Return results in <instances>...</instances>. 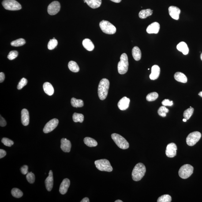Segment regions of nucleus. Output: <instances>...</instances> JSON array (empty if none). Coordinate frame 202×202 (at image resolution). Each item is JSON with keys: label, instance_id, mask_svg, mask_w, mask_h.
Masks as SVG:
<instances>
[{"label": "nucleus", "instance_id": "37", "mask_svg": "<svg viewBox=\"0 0 202 202\" xmlns=\"http://www.w3.org/2000/svg\"><path fill=\"white\" fill-rule=\"evenodd\" d=\"M171 197L169 195H164L160 196L157 200L158 202H171Z\"/></svg>", "mask_w": 202, "mask_h": 202}, {"label": "nucleus", "instance_id": "1", "mask_svg": "<svg viewBox=\"0 0 202 202\" xmlns=\"http://www.w3.org/2000/svg\"><path fill=\"white\" fill-rule=\"evenodd\" d=\"M110 86V81L107 79L103 78L100 82L98 88V93L99 99L101 100H104L107 97Z\"/></svg>", "mask_w": 202, "mask_h": 202}, {"label": "nucleus", "instance_id": "5", "mask_svg": "<svg viewBox=\"0 0 202 202\" xmlns=\"http://www.w3.org/2000/svg\"><path fill=\"white\" fill-rule=\"evenodd\" d=\"M95 166L98 170L101 171L111 172L113 168L109 161L106 159H101L95 161Z\"/></svg>", "mask_w": 202, "mask_h": 202}, {"label": "nucleus", "instance_id": "16", "mask_svg": "<svg viewBox=\"0 0 202 202\" xmlns=\"http://www.w3.org/2000/svg\"><path fill=\"white\" fill-rule=\"evenodd\" d=\"M61 148L65 152H69L71 148V143L69 140L63 138L61 140Z\"/></svg>", "mask_w": 202, "mask_h": 202}, {"label": "nucleus", "instance_id": "8", "mask_svg": "<svg viewBox=\"0 0 202 202\" xmlns=\"http://www.w3.org/2000/svg\"><path fill=\"white\" fill-rule=\"evenodd\" d=\"M2 4L5 9L8 10L17 11L21 9V5L15 0H4Z\"/></svg>", "mask_w": 202, "mask_h": 202}, {"label": "nucleus", "instance_id": "27", "mask_svg": "<svg viewBox=\"0 0 202 202\" xmlns=\"http://www.w3.org/2000/svg\"><path fill=\"white\" fill-rule=\"evenodd\" d=\"M85 144L88 147H96L98 143L95 139L90 137H86L84 140Z\"/></svg>", "mask_w": 202, "mask_h": 202}, {"label": "nucleus", "instance_id": "19", "mask_svg": "<svg viewBox=\"0 0 202 202\" xmlns=\"http://www.w3.org/2000/svg\"><path fill=\"white\" fill-rule=\"evenodd\" d=\"M45 184L46 189L48 191H50L53 189V176L52 171L50 170L48 176L45 181Z\"/></svg>", "mask_w": 202, "mask_h": 202}, {"label": "nucleus", "instance_id": "36", "mask_svg": "<svg viewBox=\"0 0 202 202\" xmlns=\"http://www.w3.org/2000/svg\"><path fill=\"white\" fill-rule=\"evenodd\" d=\"M169 112L168 109L165 106H161L158 109V113L159 116L161 117H166V114Z\"/></svg>", "mask_w": 202, "mask_h": 202}, {"label": "nucleus", "instance_id": "41", "mask_svg": "<svg viewBox=\"0 0 202 202\" xmlns=\"http://www.w3.org/2000/svg\"><path fill=\"white\" fill-rule=\"evenodd\" d=\"M28 83V80L25 78H22L17 85V89L19 90H21L23 87L26 85Z\"/></svg>", "mask_w": 202, "mask_h": 202}, {"label": "nucleus", "instance_id": "15", "mask_svg": "<svg viewBox=\"0 0 202 202\" xmlns=\"http://www.w3.org/2000/svg\"><path fill=\"white\" fill-rule=\"evenodd\" d=\"M159 29H160V25L159 23L156 22H155L150 24L147 27V33L149 34H157L159 32Z\"/></svg>", "mask_w": 202, "mask_h": 202}, {"label": "nucleus", "instance_id": "3", "mask_svg": "<svg viewBox=\"0 0 202 202\" xmlns=\"http://www.w3.org/2000/svg\"><path fill=\"white\" fill-rule=\"evenodd\" d=\"M120 58V61L118 65V72L120 74H124L128 71L129 68L128 56L126 53H123L121 55Z\"/></svg>", "mask_w": 202, "mask_h": 202}, {"label": "nucleus", "instance_id": "40", "mask_svg": "<svg viewBox=\"0 0 202 202\" xmlns=\"http://www.w3.org/2000/svg\"><path fill=\"white\" fill-rule=\"evenodd\" d=\"M2 142L5 146L8 147H11L14 144V142L12 140L7 138H3L2 140Z\"/></svg>", "mask_w": 202, "mask_h": 202}, {"label": "nucleus", "instance_id": "43", "mask_svg": "<svg viewBox=\"0 0 202 202\" xmlns=\"http://www.w3.org/2000/svg\"><path fill=\"white\" fill-rule=\"evenodd\" d=\"M162 105L164 106H172L173 105L172 101L169 99H165L162 102Z\"/></svg>", "mask_w": 202, "mask_h": 202}, {"label": "nucleus", "instance_id": "18", "mask_svg": "<svg viewBox=\"0 0 202 202\" xmlns=\"http://www.w3.org/2000/svg\"><path fill=\"white\" fill-rule=\"evenodd\" d=\"M160 69L158 65H155L152 67L151 73L149 76L150 79L154 80L158 78L160 74Z\"/></svg>", "mask_w": 202, "mask_h": 202}, {"label": "nucleus", "instance_id": "35", "mask_svg": "<svg viewBox=\"0 0 202 202\" xmlns=\"http://www.w3.org/2000/svg\"><path fill=\"white\" fill-rule=\"evenodd\" d=\"M158 97V94L156 92H152L147 95L146 99L149 102H152L156 100Z\"/></svg>", "mask_w": 202, "mask_h": 202}, {"label": "nucleus", "instance_id": "9", "mask_svg": "<svg viewBox=\"0 0 202 202\" xmlns=\"http://www.w3.org/2000/svg\"><path fill=\"white\" fill-rule=\"evenodd\" d=\"M201 137V133L198 132H194L190 133L186 139L188 145L192 147L196 144Z\"/></svg>", "mask_w": 202, "mask_h": 202}, {"label": "nucleus", "instance_id": "4", "mask_svg": "<svg viewBox=\"0 0 202 202\" xmlns=\"http://www.w3.org/2000/svg\"><path fill=\"white\" fill-rule=\"evenodd\" d=\"M111 137L115 143L120 148L126 149L129 148V142L121 135L117 133H113L111 135Z\"/></svg>", "mask_w": 202, "mask_h": 202}, {"label": "nucleus", "instance_id": "47", "mask_svg": "<svg viewBox=\"0 0 202 202\" xmlns=\"http://www.w3.org/2000/svg\"><path fill=\"white\" fill-rule=\"evenodd\" d=\"M5 79V76L4 73L3 72H1L0 73V83H2L4 81Z\"/></svg>", "mask_w": 202, "mask_h": 202}, {"label": "nucleus", "instance_id": "34", "mask_svg": "<svg viewBox=\"0 0 202 202\" xmlns=\"http://www.w3.org/2000/svg\"><path fill=\"white\" fill-rule=\"evenodd\" d=\"M194 109L192 107H190L187 110H186L184 113V117L186 120L189 119L193 114Z\"/></svg>", "mask_w": 202, "mask_h": 202}, {"label": "nucleus", "instance_id": "48", "mask_svg": "<svg viewBox=\"0 0 202 202\" xmlns=\"http://www.w3.org/2000/svg\"><path fill=\"white\" fill-rule=\"evenodd\" d=\"M90 200L88 198L85 197L83 198L80 202H89Z\"/></svg>", "mask_w": 202, "mask_h": 202}, {"label": "nucleus", "instance_id": "29", "mask_svg": "<svg viewBox=\"0 0 202 202\" xmlns=\"http://www.w3.org/2000/svg\"><path fill=\"white\" fill-rule=\"evenodd\" d=\"M71 103L72 106L75 107H81L84 105L83 101L80 99H77L75 98H72Z\"/></svg>", "mask_w": 202, "mask_h": 202}, {"label": "nucleus", "instance_id": "10", "mask_svg": "<svg viewBox=\"0 0 202 202\" xmlns=\"http://www.w3.org/2000/svg\"><path fill=\"white\" fill-rule=\"evenodd\" d=\"M59 122L58 119H53L46 124L43 129V132L45 133H48L51 132L57 127Z\"/></svg>", "mask_w": 202, "mask_h": 202}, {"label": "nucleus", "instance_id": "52", "mask_svg": "<svg viewBox=\"0 0 202 202\" xmlns=\"http://www.w3.org/2000/svg\"><path fill=\"white\" fill-rule=\"evenodd\" d=\"M183 121L184 122H186L187 120L186 119L184 118L183 119Z\"/></svg>", "mask_w": 202, "mask_h": 202}, {"label": "nucleus", "instance_id": "53", "mask_svg": "<svg viewBox=\"0 0 202 202\" xmlns=\"http://www.w3.org/2000/svg\"><path fill=\"white\" fill-rule=\"evenodd\" d=\"M200 58H201V60H202V53H201V55Z\"/></svg>", "mask_w": 202, "mask_h": 202}, {"label": "nucleus", "instance_id": "31", "mask_svg": "<svg viewBox=\"0 0 202 202\" xmlns=\"http://www.w3.org/2000/svg\"><path fill=\"white\" fill-rule=\"evenodd\" d=\"M73 120L75 122L82 123L84 120V116L82 114L78 113H74L73 115Z\"/></svg>", "mask_w": 202, "mask_h": 202}, {"label": "nucleus", "instance_id": "32", "mask_svg": "<svg viewBox=\"0 0 202 202\" xmlns=\"http://www.w3.org/2000/svg\"><path fill=\"white\" fill-rule=\"evenodd\" d=\"M26 43V41L23 38H20L11 42V46L15 47L23 46Z\"/></svg>", "mask_w": 202, "mask_h": 202}, {"label": "nucleus", "instance_id": "11", "mask_svg": "<svg viewBox=\"0 0 202 202\" xmlns=\"http://www.w3.org/2000/svg\"><path fill=\"white\" fill-rule=\"evenodd\" d=\"M60 5L58 1L53 2L49 5L48 7V12L50 15L56 14L59 12L60 9Z\"/></svg>", "mask_w": 202, "mask_h": 202}, {"label": "nucleus", "instance_id": "20", "mask_svg": "<svg viewBox=\"0 0 202 202\" xmlns=\"http://www.w3.org/2000/svg\"><path fill=\"white\" fill-rule=\"evenodd\" d=\"M21 121L22 124L24 126H27L29 123V115L28 110L23 109L21 112Z\"/></svg>", "mask_w": 202, "mask_h": 202}, {"label": "nucleus", "instance_id": "23", "mask_svg": "<svg viewBox=\"0 0 202 202\" xmlns=\"http://www.w3.org/2000/svg\"><path fill=\"white\" fill-rule=\"evenodd\" d=\"M43 89L44 92L47 95H52L54 93V89L53 85L50 83L46 82L43 85Z\"/></svg>", "mask_w": 202, "mask_h": 202}, {"label": "nucleus", "instance_id": "13", "mask_svg": "<svg viewBox=\"0 0 202 202\" xmlns=\"http://www.w3.org/2000/svg\"><path fill=\"white\" fill-rule=\"evenodd\" d=\"M169 15L175 20H178L179 18V15L181 13V10L179 8L176 6H170L169 8Z\"/></svg>", "mask_w": 202, "mask_h": 202}, {"label": "nucleus", "instance_id": "12", "mask_svg": "<svg viewBox=\"0 0 202 202\" xmlns=\"http://www.w3.org/2000/svg\"><path fill=\"white\" fill-rule=\"evenodd\" d=\"M177 147L174 143H171L168 144L166 147V156L173 158L176 155Z\"/></svg>", "mask_w": 202, "mask_h": 202}, {"label": "nucleus", "instance_id": "33", "mask_svg": "<svg viewBox=\"0 0 202 202\" xmlns=\"http://www.w3.org/2000/svg\"><path fill=\"white\" fill-rule=\"evenodd\" d=\"M11 194L14 197L16 198H21L23 196V192L17 188H13L12 189Z\"/></svg>", "mask_w": 202, "mask_h": 202}, {"label": "nucleus", "instance_id": "49", "mask_svg": "<svg viewBox=\"0 0 202 202\" xmlns=\"http://www.w3.org/2000/svg\"><path fill=\"white\" fill-rule=\"evenodd\" d=\"M110 1H112V2L118 3L121 2L122 0H110Z\"/></svg>", "mask_w": 202, "mask_h": 202}, {"label": "nucleus", "instance_id": "50", "mask_svg": "<svg viewBox=\"0 0 202 202\" xmlns=\"http://www.w3.org/2000/svg\"><path fill=\"white\" fill-rule=\"evenodd\" d=\"M198 95H200V97H202V91H201V92L198 94Z\"/></svg>", "mask_w": 202, "mask_h": 202}, {"label": "nucleus", "instance_id": "17", "mask_svg": "<svg viewBox=\"0 0 202 202\" xmlns=\"http://www.w3.org/2000/svg\"><path fill=\"white\" fill-rule=\"evenodd\" d=\"M70 185V181L68 179H65L61 182L60 186L59 192L62 195L65 194L67 193L68 188Z\"/></svg>", "mask_w": 202, "mask_h": 202}, {"label": "nucleus", "instance_id": "38", "mask_svg": "<svg viewBox=\"0 0 202 202\" xmlns=\"http://www.w3.org/2000/svg\"><path fill=\"white\" fill-rule=\"evenodd\" d=\"M58 45V41L55 39H50L48 45V48L50 50H53Z\"/></svg>", "mask_w": 202, "mask_h": 202}, {"label": "nucleus", "instance_id": "25", "mask_svg": "<svg viewBox=\"0 0 202 202\" xmlns=\"http://www.w3.org/2000/svg\"><path fill=\"white\" fill-rule=\"evenodd\" d=\"M174 79L177 81L181 83H185L187 82V78L183 73L177 72L174 75Z\"/></svg>", "mask_w": 202, "mask_h": 202}, {"label": "nucleus", "instance_id": "46", "mask_svg": "<svg viewBox=\"0 0 202 202\" xmlns=\"http://www.w3.org/2000/svg\"><path fill=\"white\" fill-rule=\"evenodd\" d=\"M6 151L3 149H0V158H4L6 156Z\"/></svg>", "mask_w": 202, "mask_h": 202}, {"label": "nucleus", "instance_id": "2", "mask_svg": "<svg viewBox=\"0 0 202 202\" xmlns=\"http://www.w3.org/2000/svg\"><path fill=\"white\" fill-rule=\"evenodd\" d=\"M146 168L143 163H139L134 168L132 173V177L133 181H140L145 175Z\"/></svg>", "mask_w": 202, "mask_h": 202}, {"label": "nucleus", "instance_id": "30", "mask_svg": "<svg viewBox=\"0 0 202 202\" xmlns=\"http://www.w3.org/2000/svg\"><path fill=\"white\" fill-rule=\"evenodd\" d=\"M68 68L71 71L75 73L78 72L80 71V69L78 65L74 61H69L68 64Z\"/></svg>", "mask_w": 202, "mask_h": 202}, {"label": "nucleus", "instance_id": "24", "mask_svg": "<svg viewBox=\"0 0 202 202\" xmlns=\"http://www.w3.org/2000/svg\"><path fill=\"white\" fill-rule=\"evenodd\" d=\"M132 54L135 60L139 61L141 59L142 53L140 48L137 46H134L132 51Z\"/></svg>", "mask_w": 202, "mask_h": 202}, {"label": "nucleus", "instance_id": "51", "mask_svg": "<svg viewBox=\"0 0 202 202\" xmlns=\"http://www.w3.org/2000/svg\"><path fill=\"white\" fill-rule=\"evenodd\" d=\"M115 202H123L122 200H117L115 201Z\"/></svg>", "mask_w": 202, "mask_h": 202}, {"label": "nucleus", "instance_id": "7", "mask_svg": "<svg viewBox=\"0 0 202 202\" xmlns=\"http://www.w3.org/2000/svg\"><path fill=\"white\" fill-rule=\"evenodd\" d=\"M193 167L191 165L186 164L181 166L179 171V175L183 179H186L193 173Z\"/></svg>", "mask_w": 202, "mask_h": 202}, {"label": "nucleus", "instance_id": "22", "mask_svg": "<svg viewBox=\"0 0 202 202\" xmlns=\"http://www.w3.org/2000/svg\"><path fill=\"white\" fill-rule=\"evenodd\" d=\"M89 6L93 9L99 8L102 4V0H85Z\"/></svg>", "mask_w": 202, "mask_h": 202}, {"label": "nucleus", "instance_id": "42", "mask_svg": "<svg viewBox=\"0 0 202 202\" xmlns=\"http://www.w3.org/2000/svg\"><path fill=\"white\" fill-rule=\"evenodd\" d=\"M18 55V52L16 51H12L9 52L8 55V58L9 59L12 60L15 59Z\"/></svg>", "mask_w": 202, "mask_h": 202}, {"label": "nucleus", "instance_id": "6", "mask_svg": "<svg viewBox=\"0 0 202 202\" xmlns=\"http://www.w3.org/2000/svg\"><path fill=\"white\" fill-rule=\"evenodd\" d=\"M100 27L104 33L112 35L115 33L117 29L116 27L111 23L106 20H102L100 23Z\"/></svg>", "mask_w": 202, "mask_h": 202}, {"label": "nucleus", "instance_id": "45", "mask_svg": "<svg viewBox=\"0 0 202 202\" xmlns=\"http://www.w3.org/2000/svg\"><path fill=\"white\" fill-rule=\"evenodd\" d=\"M6 125V122L5 119H4L1 115V118H0V125L1 127H5Z\"/></svg>", "mask_w": 202, "mask_h": 202}, {"label": "nucleus", "instance_id": "28", "mask_svg": "<svg viewBox=\"0 0 202 202\" xmlns=\"http://www.w3.org/2000/svg\"><path fill=\"white\" fill-rule=\"evenodd\" d=\"M153 11L150 9H143L139 13V17L141 19H144L152 14Z\"/></svg>", "mask_w": 202, "mask_h": 202}, {"label": "nucleus", "instance_id": "14", "mask_svg": "<svg viewBox=\"0 0 202 202\" xmlns=\"http://www.w3.org/2000/svg\"><path fill=\"white\" fill-rule=\"evenodd\" d=\"M130 99L126 97H124L118 102V106L119 110H126L129 107Z\"/></svg>", "mask_w": 202, "mask_h": 202}, {"label": "nucleus", "instance_id": "39", "mask_svg": "<svg viewBox=\"0 0 202 202\" xmlns=\"http://www.w3.org/2000/svg\"><path fill=\"white\" fill-rule=\"evenodd\" d=\"M26 179L29 183H34L35 181V175L32 172L28 173L26 175Z\"/></svg>", "mask_w": 202, "mask_h": 202}, {"label": "nucleus", "instance_id": "26", "mask_svg": "<svg viewBox=\"0 0 202 202\" xmlns=\"http://www.w3.org/2000/svg\"><path fill=\"white\" fill-rule=\"evenodd\" d=\"M83 45L84 48L88 51H92L95 48V46L91 40L85 39L83 41Z\"/></svg>", "mask_w": 202, "mask_h": 202}, {"label": "nucleus", "instance_id": "21", "mask_svg": "<svg viewBox=\"0 0 202 202\" xmlns=\"http://www.w3.org/2000/svg\"><path fill=\"white\" fill-rule=\"evenodd\" d=\"M177 50L182 53L184 55H187L189 53V50L187 45L185 42H180L177 46Z\"/></svg>", "mask_w": 202, "mask_h": 202}, {"label": "nucleus", "instance_id": "44", "mask_svg": "<svg viewBox=\"0 0 202 202\" xmlns=\"http://www.w3.org/2000/svg\"><path fill=\"white\" fill-rule=\"evenodd\" d=\"M21 172L23 174L25 175L28 173V166L26 165H24L21 168Z\"/></svg>", "mask_w": 202, "mask_h": 202}]
</instances>
